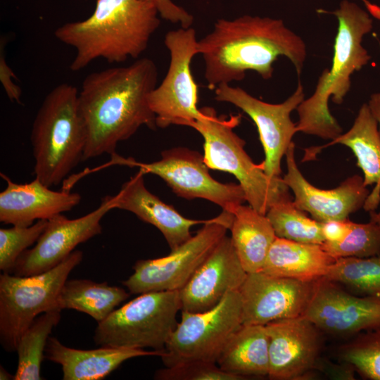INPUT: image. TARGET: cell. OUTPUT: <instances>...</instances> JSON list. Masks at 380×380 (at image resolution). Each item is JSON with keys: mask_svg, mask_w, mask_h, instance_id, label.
Listing matches in <instances>:
<instances>
[{"mask_svg": "<svg viewBox=\"0 0 380 380\" xmlns=\"http://www.w3.org/2000/svg\"><path fill=\"white\" fill-rule=\"evenodd\" d=\"M157 81V66L148 58L87 75L79 91L87 134L82 161L116 154L118 143L130 138L143 125L157 128L148 103Z\"/></svg>", "mask_w": 380, "mask_h": 380, "instance_id": "6da1fadb", "label": "cell"}, {"mask_svg": "<svg viewBox=\"0 0 380 380\" xmlns=\"http://www.w3.org/2000/svg\"><path fill=\"white\" fill-rule=\"evenodd\" d=\"M198 49L211 90L241 81L248 70L270 79L279 56H286L300 75L307 55L304 41L282 20L250 15L218 19L213 31L198 42Z\"/></svg>", "mask_w": 380, "mask_h": 380, "instance_id": "7a4b0ae2", "label": "cell"}, {"mask_svg": "<svg viewBox=\"0 0 380 380\" xmlns=\"http://www.w3.org/2000/svg\"><path fill=\"white\" fill-rule=\"evenodd\" d=\"M158 15L146 0H96L87 18L59 26L54 35L75 49L70 68L79 71L98 58L113 63L139 58L160 25Z\"/></svg>", "mask_w": 380, "mask_h": 380, "instance_id": "3957f363", "label": "cell"}, {"mask_svg": "<svg viewBox=\"0 0 380 380\" xmlns=\"http://www.w3.org/2000/svg\"><path fill=\"white\" fill-rule=\"evenodd\" d=\"M338 20L331 68L319 77L314 93L297 107V132L334 140L342 128L331 114L328 102L341 104L350 89V77L367 65L371 56L362 45L363 37L371 32L373 20L367 11L348 0L331 12Z\"/></svg>", "mask_w": 380, "mask_h": 380, "instance_id": "277c9868", "label": "cell"}, {"mask_svg": "<svg viewBox=\"0 0 380 380\" xmlns=\"http://www.w3.org/2000/svg\"><path fill=\"white\" fill-rule=\"evenodd\" d=\"M87 138L78 89L57 85L45 96L32 126L35 177L50 188L60 184L82 161Z\"/></svg>", "mask_w": 380, "mask_h": 380, "instance_id": "5b68a950", "label": "cell"}, {"mask_svg": "<svg viewBox=\"0 0 380 380\" xmlns=\"http://www.w3.org/2000/svg\"><path fill=\"white\" fill-rule=\"evenodd\" d=\"M202 116L190 127L203 137V159L209 169L233 175L242 187L250 206L266 215L274 205L291 200L283 179L267 175L244 149V140L234 131L241 115H217L214 108H201Z\"/></svg>", "mask_w": 380, "mask_h": 380, "instance_id": "8992f818", "label": "cell"}, {"mask_svg": "<svg viewBox=\"0 0 380 380\" xmlns=\"http://www.w3.org/2000/svg\"><path fill=\"white\" fill-rule=\"evenodd\" d=\"M181 308L179 291L141 293L99 322L94 341L100 346L163 351Z\"/></svg>", "mask_w": 380, "mask_h": 380, "instance_id": "52a82bcc", "label": "cell"}, {"mask_svg": "<svg viewBox=\"0 0 380 380\" xmlns=\"http://www.w3.org/2000/svg\"><path fill=\"white\" fill-rule=\"evenodd\" d=\"M82 258L83 253L77 250L53 268L40 274H1L0 341L5 350H16L21 335L39 315L59 310L61 289Z\"/></svg>", "mask_w": 380, "mask_h": 380, "instance_id": "ba28073f", "label": "cell"}, {"mask_svg": "<svg viewBox=\"0 0 380 380\" xmlns=\"http://www.w3.org/2000/svg\"><path fill=\"white\" fill-rule=\"evenodd\" d=\"M243 324V305L239 290L228 293L210 310L182 311L160 357L165 367L191 361L217 363L234 333Z\"/></svg>", "mask_w": 380, "mask_h": 380, "instance_id": "9c48e42d", "label": "cell"}, {"mask_svg": "<svg viewBox=\"0 0 380 380\" xmlns=\"http://www.w3.org/2000/svg\"><path fill=\"white\" fill-rule=\"evenodd\" d=\"M232 220L233 213L222 210L169 255L137 260L122 284L133 294L181 290L226 236Z\"/></svg>", "mask_w": 380, "mask_h": 380, "instance_id": "30bf717a", "label": "cell"}, {"mask_svg": "<svg viewBox=\"0 0 380 380\" xmlns=\"http://www.w3.org/2000/svg\"><path fill=\"white\" fill-rule=\"evenodd\" d=\"M198 42L192 27L170 30L165 36L164 44L170 56L169 68L160 84L148 96L157 127H191L202 116L197 107L198 86L191 69L192 58L198 54Z\"/></svg>", "mask_w": 380, "mask_h": 380, "instance_id": "8fae6325", "label": "cell"}, {"mask_svg": "<svg viewBox=\"0 0 380 380\" xmlns=\"http://www.w3.org/2000/svg\"><path fill=\"white\" fill-rule=\"evenodd\" d=\"M111 162L137 167L144 175H156L164 180L177 196L187 200L203 198L232 213L246 201L245 193L239 184H224L213 179L209 174L203 155L187 148L165 150L161 152V159L152 163H141L117 154L112 156Z\"/></svg>", "mask_w": 380, "mask_h": 380, "instance_id": "7c38bea8", "label": "cell"}, {"mask_svg": "<svg viewBox=\"0 0 380 380\" xmlns=\"http://www.w3.org/2000/svg\"><path fill=\"white\" fill-rule=\"evenodd\" d=\"M215 99L233 104L253 120L265 152L260 167L270 177H280L281 159L298 132L291 113L305 99L301 83L299 82L294 92L281 103L265 102L229 84H222L215 89Z\"/></svg>", "mask_w": 380, "mask_h": 380, "instance_id": "4fadbf2b", "label": "cell"}, {"mask_svg": "<svg viewBox=\"0 0 380 380\" xmlns=\"http://www.w3.org/2000/svg\"><path fill=\"white\" fill-rule=\"evenodd\" d=\"M113 209L114 196H106L94 210L80 217L68 219L60 214L48 220L35 246L20 255L10 274L31 276L53 268L77 245L100 234L101 220Z\"/></svg>", "mask_w": 380, "mask_h": 380, "instance_id": "5bb4252c", "label": "cell"}, {"mask_svg": "<svg viewBox=\"0 0 380 380\" xmlns=\"http://www.w3.org/2000/svg\"><path fill=\"white\" fill-rule=\"evenodd\" d=\"M318 280L305 281L274 277L261 271L248 273L239 289L243 305V324L265 325L279 319L303 316Z\"/></svg>", "mask_w": 380, "mask_h": 380, "instance_id": "9a60e30c", "label": "cell"}, {"mask_svg": "<svg viewBox=\"0 0 380 380\" xmlns=\"http://www.w3.org/2000/svg\"><path fill=\"white\" fill-rule=\"evenodd\" d=\"M318 329L353 334L380 329V297L348 293L336 283L319 279L303 315Z\"/></svg>", "mask_w": 380, "mask_h": 380, "instance_id": "2e32d148", "label": "cell"}, {"mask_svg": "<svg viewBox=\"0 0 380 380\" xmlns=\"http://www.w3.org/2000/svg\"><path fill=\"white\" fill-rule=\"evenodd\" d=\"M269 337L268 377L303 379L315 368L319 354L318 328L304 316L265 324Z\"/></svg>", "mask_w": 380, "mask_h": 380, "instance_id": "e0dca14e", "label": "cell"}, {"mask_svg": "<svg viewBox=\"0 0 380 380\" xmlns=\"http://www.w3.org/2000/svg\"><path fill=\"white\" fill-rule=\"evenodd\" d=\"M285 157L287 172L282 179L294 194L295 205L309 213L313 219L320 222L345 220L363 208L370 191L364 184L361 176L353 175L334 189H321L310 184L298 169L293 141L288 148Z\"/></svg>", "mask_w": 380, "mask_h": 380, "instance_id": "ac0fdd59", "label": "cell"}, {"mask_svg": "<svg viewBox=\"0 0 380 380\" xmlns=\"http://www.w3.org/2000/svg\"><path fill=\"white\" fill-rule=\"evenodd\" d=\"M231 237L225 236L179 290L182 311L210 310L232 291L239 290L247 277Z\"/></svg>", "mask_w": 380, "mask_h": 380, "instance_id": "d6986e66", "label": "cell"}, {"mask_svg": "<svg viewBox=\"0 0 380 380\" xmlns=\"http://www.w3.org/2000/svg\"><path fill=\"white\" fill-rule=\"evenodd\" d=\"M6 187L0 193V222L30 226L35 220H49L71 210L81 201L78 193L53 191L38 178L25 184L13 182L1 173Z\"/></svg>", "mask_w": 380, "mask_h": 380, "instance_id": "ffe728a7", "label": "cell"}, {"mask_svg": "<svg viewBox=\"0 0 380 380\" xmlns=\"http://www.w3.org/2000/svg\"><path fill=\"white\" fill-rule=\"evenodd\" d=\"M144 175L139 170L122 185L114 196L115 209L129 211L156 227L163 234L171 251H174L192 236L190 229L193 226L205 224L209 220L183 217L146 189Z\"/></svg>", "mask_w": 380, "mask_h": 380, "instance_id": "44dd1931", "label": "cell"}, {"mask_svg": "<svg viewBox=\"0 0 380 380\" xmlns=\"http://www.w3.org/2000/svg\"><path fill=\"white\" fill-rule=\"evenodd\" d=\"M164 353L165 350L108 346L81 350L68 347L56 337L49 336L44 358L61 365L64 380H100L129 359L141 356L161 357Z\"/></svg>", "mask_w": 380, "mask_h": 380, "instance_id": "7402d4cb", "label": "cell"}, {"mask_svg": "<svg viewBox=\"0 0 380 380\" xmlns=\"http://www.w3.org/2000/svg\"><path fill=\"white\" fill-rule=\"evenodd\" d=\"M336 144L350 148L357 158V165L363 172L364 184L374 185L363 208L368 212L375 210L380 203V134L367 103L362 105L348 132L327 145L310 148L305 157L309 159L321 149Z\"/></svg>", "mask_w": 380, "mask_h": 380, "instance_id": "603a6c76", "label": "cell"}, {"mask_svg": "<svg viewBox=\"0 0 380 380\" xmlns=\"http://www.w3.org/2000/svg\"><path fill=\"white\" fill-rule=\"evenodd\" d=\"M335 260L319 244L277 236L260 271L274 277L312 281L324 277Z\"/></svg>", "mask_w": 380, "mask_h": 380, "instance_id": "cb8c5ba5", "label": "cell"}, {"mask_svg": "<svg viewBox=\"0 0 380 380\" xmlns=\"http://www.w3.org/2000/svg\"><path fill=\"white\" fill-rule=\"evenodd\" d=\"M217 364L241 379L246 376H268L269 337L265 325L242 324L226 344Z\"/></svg>", "mask_w": 380, "mask_h": 380, "instance_id": "d4e9b609", "label": "cell"}, {"mask_svg": "<svg viewBox=\"0 0 380 380\" xmlns=\"http://www.w3.org/2000/svg\"><path fill=\"white\" fill-rule=\"evenodd\" d=\"M231 239L247 273L260 271L277 236L266 215L250 205L233 211Z\"/></svg>", "mask_w": 380, "mask_h": 380, "instance_id": "484cf974", "label": "cell"}, {"mask_svg": "<svg viewBox=\"0 0 380 380\" xmlns=\"http://www.w3.org/2000/svg\"><path fill=\"white\" fill-rule=\"evenodd\" d=\"M129 296L123 288L110 286L106 281L67 279L58 298V308L86 313L99 323Z\"/></svg>", "mask_w": 380, "mask_h": 380, "instance_id": "4316f807", "label": "cell"}, {"mask_svg": "<svg viewBox=\"0 0 380 380\" xmlns=\"http://www.w3.org/2000/svg\"><path fill=\"white\" fill-rule=\"evenodd\" d=\"M59 310L39 315L21 335L16 348L18 367L15 380H39L41 364L52 329L61 319Z\"/></svg>", "mask_w": 380, "mask_h": 380, "instance_id": "83f0119b", "label": "cell"}, {"mask_svg": "<svg viewBox=\"0 0 380 380\" xmlns=\"http://www.w3.org/2000/svg\"><path fill=\"white\" fill-rule=\"evenodd\" d=\"M323 278L346 285L362 296L380 297V255L337 258Z\"/></svg>", "mask_w": 380, "mask_h": 380, "instance_id": "f1b7e54d", "label": "cell"}, {"mask_svg": "<svg viewBox=\"0 0 380 380\" xmlns=\"http://www.w3.org/2000/svg\"><path fill=\"white\" fill-rule=\"evenodd\" d=\"M266 216L277 237L305 243L321 245L324 242L322 223L308 217L292 200L274 205Z\"/></svg>", "mask_w": 380, "mask_h": 380, "instance_id": "f546056e", "label": "cell"}, {"mask_svg": "<svg viewBox=\"0 0 380 380\" xmlns=\"http://www.w3.org/2000/svg\"><path fill=\"white\" fill-rule=\"evenodd\" d=\"M322 248L334 259L345 257L367 258L380 255V228L367 223L351 222L346 236L336 243L324 241Z\"/></svg>", "mask_w": 380, "mask_h": 380, "instance_id": "4dcf8cb0", "label": "cell"}, {"mask_svg": "<svg viewBox=\"0 0 380 380\" xmlns=\"http://www.w3.org/2000/svg\"><path fill=\"white\" fill-rule=\"evenodd\" d=\"M341 356L365 379L380 380V329L360 334L342 347Z\"/></svg>", "mask_w": 380, "mask_h": 380, "instance_id": "1f68e13d", "label": "cell"}, {"mask_svg": "<svg viewBox=\"0 0 380 380\" xmlns=\"http://www.w3.org/2000/svg\"><path fill=\"white\" fill-rule=\"evenodd\" d=\"M47 222L40 220L30 226L0 229V270L3 272H11L20 255L37 241Z\"/></svg>", "mask_w": 380, "mask_h": 380, "instance_id": "d6a6232c", "label": "cell"}, {"mask_svg": "<svg viewBox=\"0 0 380 380\" xmlns=\"http://www.w3.org/2000/svg\"><path fill=\"white\" fill-rule=\"evenodd\" d=\"M159 380H241L236 375L223 371L215 362L191 361L165 367L156 372Z\"/></svg>", "mask_w": 380, "mask_h": 380, "instance_id": "836d02e7", "label": "cell"}, {"mask_svg": "<svg viewBox=\"0 0 380 380\" xmlns=\"http://www.w3.org/2000/svg\"><path fill=\"white\" fill-rule=\"evenodd\" d=\"M153 4L164 20L173 23H179L182 28H189L194 18L182 7L175 4L172 0H146Z\"/></svg>", "mask_w": 380, "mask_h": 380, "instance_id": "e575fe53", "label": "cell"}, {"mask_svg": "<svg viewBox=\"0 0 380 380\" xmlns=\"http://www.w3.org/2000/svg\"><path fill=\"white\" fill-rule=\"evenodd\" d=\"M6 42V37H1L0 40V81L9 100L20 104L22 90L18 85L13 82V78H16V77L5 58L4 49Z\"/></svg>", "mask_w": 380, "mask_h": 380, "instance_id": "d590c367", "label": "cell"}, {"mask_svg": "<svg viewBox=\"0 0 380 380\" xmlns=\"http://www.w3.org/2000/svg\"><path fill=\"white\" fill-rule=\"evenodd\" d=\"M351 222L348 218L321 222L324 241L336 243L342 241L349 232Z\"/></svg>", "mask_w": 380, "mask_h": 380, "instance_id": "8d00e7d4", "label": "cell"}, {"mask_svg": "<svg viewBox=\"0 0 380 380\" xmlns=\"http://www.w3.org/2000/svg\"><path fill=\"white\" fill-rule=\"evenodd\" d=\"M367 105L372 115L378 124L380 134V92L372 94Z\"/></svg>", "mask_w": 380, "mask_h": 380, "instance_id": "74e56055", "label": "cell"}, {"mask_svg": "<svg viewBox=\"0 0 380 380\" xmlns=\"http://www.w3.org/2000/svg\"><path fill=\"white\" fill-rule=\"evenodd\" d=\"M364 3L370 15L380 20V6L367 0Z\"/></svg>", "mask_w": 380, "mask_h": 380, "instance_id": "f35d334b", "label": "cell"}, {"mask_svg": "<svg viewBox=\"0 0 380 380\" xmlns=\"http://www.w3.org/2000/svg\"><path fill=\"white\" fill-rule=\"evenodd\" d=\"M370 221L376 223L380 228V210L378 212L372 210L369 212Z\"/></svg>", "mask_w": 380, "mask_h": 380, "instance_id": "ab89813d", "label": "cell"}, {"mask_svg": "<svg viewBox=\"0 0 380 380\" xmlns=\"http://www.w3.org/2000/svg\"><path fill=\"white\" fill-rule=\"evenodd\" d=\"M14 379V376H12L10 373H8L4 367L2 366L0 367V379L1 380H6V379Z\"/></svg>", "mask_w": 380, "mask_h": 380, "instance_id": "60d3db41", "label": "cell"}, {"mask_svg": "<svg viewBox=\"0 0 380 380\" xmlns=\"http://www.w3.org/2000/svg\"><path fill=\"white\" fill-rule=\"evenodd\" d=\"M364 2L366 1V0H362Z\"/></svg>", "mask_w": 380, "mask_h": 380, "instance_id": "b9f144b4", "label": "cell"}]
</instances>
